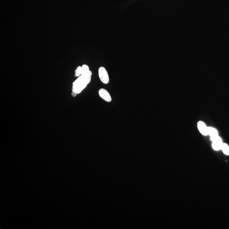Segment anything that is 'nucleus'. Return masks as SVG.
<instances>
[{"label":"nucleus","mask_w":229,"mask_h":229,"mask_svg":"<svg viewBox=\"0 0 229 229\" xmlns=\"http://www.w3.org/2000/svg\"><path fill=\"white\" fill-rule=\"evenodd\" d=\"M92 72L91 70L86 74H82L73 83V94L76 96L80 93L85 88L91 80Z\"/></svg>","instance_id":"obj_1"},{"label":"nucleus","mask_w":229,"mask_h":229,"mask_svg":"<svg viewBox=\"0 0 229 229\" xmlns=\"http://www.w3.org/2000/svg\"><path fill=\"white\" fill-rule=\"evenodd\" d=\"M82 73V68L81 66H79L77 68V69L76 70L75 73V76L77 77H80V76L81 75Z\"/></svg>","instance_id":"obj_8"},{"label":"nucleus","mask_w":229,"mask_h":229,"mask_svg":"<svg viewBox=\"0 0 229 229\" xmlns=\"http://www.w3.org/2000/svg\"><path fill=\"white\" fill-rule=\"evenodd\" d=\"M81 68H82V74H86V73H88L90 71V70H89V67L86 65H83L81 66Z\"/></svg>","instance_id":"obj_9"},{"label":"nucleus","mask_w":229,"mask_h":229,"mask_svg":"<svg viewBox=\"0 0 229 229\" xmlns=\"http://www.w3.org/2000/svg\"><path fill=\"white\" fill-rule=\"evenodd\" d=\"M198 128L201 134L204 135H208V127H207L205 124L203 122H198Z\"/></svg>","instance_id":"obj_5"},{"label":"nucleus","mask_w":229,"mask_h":229,"mask_svg":"<svg viewBox=\"0 0 229 229\" xmlns=\"http://www.w3.org/2000/svg\"><path fill=\"white\" fill-rule=\"evenodd\" d=\"M221 149L222 150V152L225 155H229V146L227 144H223Z\"/></svg>","instance_id":"obj_7"},{"label":"nucleus","mask_w":229,"mask_h":229,"mask_svg":"<svg viewBox=\"0 0 229 229\" xmlns=\"http://www.w3.org/2000/svg\"><path fill=\"white\" fill-rule=\"evenodd\" d=\"M99 95L106 102H110L112 101V98L110 93L105 89L102 88L100 89L99 92Z\"/></svg>","instance_id":"obj_3"},{"label":"nucleus","mask_w":229,"mask_h":229,"mask_svg":"<svg viewBox=\"0 0 229 229\" xmlns=\"http://www.w3.org/2000/svg\"><path fill=\"white\" fill-rule=\"evenodd\" d=\"M223 144L222 139L221 137L218 136L214 141H212V148L215 150H220L221 149Z\"/></svg>","instance_id":"obj_4"},{"label":"nucleus","mask_w":229,"mask_h":229,"mask_svg":"<svg viewBox=\"0 0 229 229\" xmlns=\"http://www.w3.org/2000/svg\"><path fill=\"white\" fill-rule=\"evenodd\" d=\"M208 135H210L212 141L219 136L217 130L212 127H208Z\"/></svg>","instance_id":"obj_6"},{"label":"nucleus","mask_w":229,"mask_h":229,"mask_svg":"<svg viewBox=\"0 0 229 229\" xmlns=\"http://www.w3.org/2000/svg\"><path fill=\"white\" fill-rule=\"evenodd\" d=\"M99 76L100 80L103 84H107L109 82V75L105 68L101 67L99 69Z\"/></svg>","instance_id":"obj_2"}]
</instances>
